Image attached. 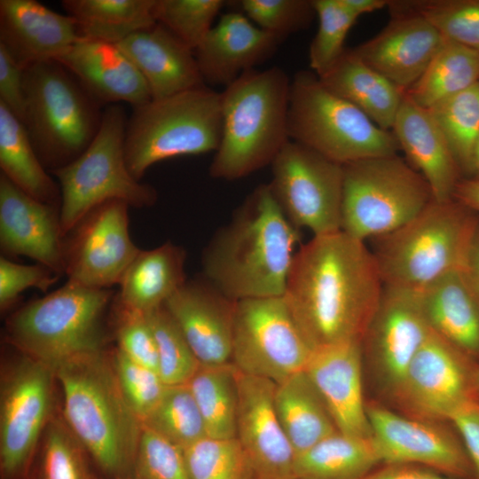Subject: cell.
Returning a JSON list of instances; mask_svg holds the SVG:
<instances>
[{"label":"cell","mask_w":479,"mask_h":479,"mask_svg":"<svg viewBox=\"0 0 479 479\" xmlns=\"http://www.w3.org/2000/svg\"><path fill=\"white\" fill-rule=\"evenodd\" d=\"M390 15L424 18L444 39L479 52V0L389 1Z\"/></svg>","instance_id":"cell-38"},{"label":"cell","mask_w":479,"mask_h":479,"mask_svg":"<svg viewBox=\"0 0 479 479\" xmlns=\"http://www.w3.org/2000/svg\"><path fill=\"white\" fill-rule=\"evenodd\" d=\"M158 351V373L167 386L187 384L200 364L178 326L162 305L145 313Z\"/></svg>","instance_id":"cell-42"},{"label":"cell","mask_w":479,"mask_h":479,"mask_svg":"<svg viewBox=\"0 0 479 479\" xmlns=\"http://www.w3.org/2000/svg\"><path fill=\"white\" fill-rule=\"evenodd\" d=\"M468 209L454 198L433 199L408 223L372 240L383 285L420 291L462 270L475 237Z\"/></svg>","instance_id":"cell-6"},{"label":"cell","mask_w":479,"mask_h":479,"mask_svg":"<svg viewBox=\"0 0 479 479\" xmlns=\"http://www.w3.org/2000/svg\"><path fill=\"white\" fill-rule=\"evenodd\" d=\"M111 356L122 395L143 424L161 400L168 386L158 372L133 361L117 348Z\"/></svg>","instance_id":"cell-47"},{"label":"cell","mask_w":479,"mask_h":479,"mask_svg":"<svg viewBox=\"0 0 479 479\" xmlns=\"http://www.w3.org/2000/svg\"><path fill=\"white\" fill-rule=\"evenodd\" d=\"M155 0H62L83 39L118 44L156 20Z\"/></svg>","instance_id":"cell-34"},{"label":"cell","mask_w":479,"mask_h":479,"mask_svg":"<svg viewBox=\"0 0 479 479\" xmlns=\"http://www.w3.org/2000/svg\"><path fill=\"white\" fill-rule=\"evenodd\" d=\"M223 130L222 98L208 85L133 108L128 117L125 159L138 181L153 164L216 152Z\"/></svg>","instance_id":"cell-8"},{"label":"cell","mask_w":479,"mask_h":479,"mask_svg":"<svg viewBox=\"0 0 479 479\" xmlns=\"http://www.w3.org/2000/svg\"><path fill=\"white\" fill-rule=\"evenodd\" d=\"M318 27L309 48V63L318 76L325 74L342 55L347 35L357 18L342 0H312Z\"/></svg>","instance_id":"cell-44"},{"label":"cell","mask_w":479,"mask_h":479,"mask_svg":"<svg viewBox=\"0 0 479 479\" xmlns=\"http://www.w3.org/2000/svg\"><path fill=\"white\" fill-rule=\"evenodd\" d=\"M391 132L406 161L429 185L433 198L452 199L460 169L429 111L404 93Z\"/></svg>","instance_id":"cell-27"},{"label":"cell","mask_w":479,"mask_h":479,"mask_svg":"<svg viewBox=\"0 0 479 479\" xmlns=\"http://www.w3.org/2000/svg\"><path fill=\"white\" fill-rule=\"evenodd\" d=\"M59 205L42 202L0 174V247L4 256H27L65 274Z\"/></svg>","instance_id":"cell-20"},{"label":"cell","mask_w":479,"mask_h":479,"mask_svg":"<svg viewBox=\"0 0 479 479\" xmlns=\"http://www.w3.org/2000/svg\"><path fill=\"white\" fill-rule=\"evenodd\" d=\"M420 296L431 330L470 359L479 357V297L463 270L432 282Z\"/></svg>","instance_id":"cell-29"},{"label":"cell","mask_w":479,"mask_h":479,"mask_svg":"<svg viewBox=\"0 0 479 479\" xmlns=\"http://www.w3.org/2000/svg\"><path fill=\"white\" fill-rule=\"evenodd\" d=\"M287 130L290 141L341 165L400 150L391 131L329 90L311 70L291 79Z\"/></svg>","instance_id":"cell-9"},{"label":"cell","mask_w":479,"mask_h":479,"mask_svg":"<svg viewBox=\"0 0 479 479\" xmlns=\"http://www.w3.org/2000/svg\"><path fill=\"white\" fill-rule=\"evenodd\" d=\"M111 311L116 348L133 361L158 372L157 346L146 314L126 306L117 294Z\"/></svg>","instance_id":"cell-48"},{"label":"cell","mask_w":479,"mask_h":479,"mask_svg":"<svg viewBox=\"0 0 479 479\" xmlns=\"http://www.w3.org/2000/svg\"><path fill=\"white\" fill-rule=\"evenodd\" d=\"M458 433L479 479V402H472L455 412L448 420Z\"/></svg>","instance_id":"cell-52"},{"label":"cell","mask_w":479,"mask_h":479,"mask_svg":"<svg viewBox=\"0 0 479 479\" xmlns=\"http://www.w3.org/2000/svg\"><path fill=\"white\" fill-rule=\"evenodd\" d=\"M18 352L1 377V479H29L40 439L52 418L54 370Z\"/></svg>","instance_id":"cell-12"},{"label":"cell","mask_w":479,"mask_h":479,"mask_svg":"<svg viewBox=\"0 0 479 479\" xmlns=\"http://www.w3.org/2000/svg\"><path fill=\"white\" fill-rule=\"evenodd\" d=\"M475 389L476 401L479 402V365H477L475 372Z\"/></svg>","instance_id":"cell-58"},{"label":"cell","mask_w":479,"mask_h":479,"mask_svg":"<svg viewBox=\"0 0 479 479\" xmlns=\"http://www.w3.org/2000/svg\"><path fill=\"white\" fill-rule=\"evenodd\" d=\"M383 287L365 241L340 231L313 236L297 249L284 297L314 349L361 340Z\"/></svg>","instance_id":"cell-1"},{"label":"cell","mask_w":479,"mask_h":479,"mask_svg":"<svg viewBox=\"0 0 479 479\" xmlns=\"http://www.w3.org/2000/svg\"><path fill=\"white\" fill-rule=\"evenodd\" d=\"M183 452L191 479H255L236 437L206 436Z\"/></svg>","instance_id":"cell-41"},{"label":"cell","mask_w":479,"mask_h":479,"mask_svg":"<svg viewBox=\"0 0 479 479\" xmlns=\"http://www.w3.org/2000/svg\"><path fill=\"white\" fill-rule=\"evenodd\" d=\"M0 168L20 190L48 204L60 206V189L42 164L22 122L0 104Z\"/></svg>","instance_id":"cell-35"},{"label":"cell","mask_w":479,"mask_h":479,"mask_svg":"<svg viewBox=\"0 0 479 479\" xmlns=\"http://www.w3.org/2000/svg\"><path fill=\"white\" fill-rule=\"evenodd\" d=\"M281 41L255 25L242 12L223 14L194 50L204 83L228 86L271 59Z\"/></svg>","instance_id":"cell-25"},{"label":"cell","mask_w":479,"mask_h":479,"mask_svg":"<svg viewBox=\"0 0 479 479\" xmlns=\"http://www.w3.org/2000/svg\"><path fill=\"white\" fill-rule=\"evenodd\" d=\"M143 427L182 450L208 436L204 420L187 384L168 386Z\"/></svg>","instance_id":"cell-40"},{"label":"cell","mask_w":479,"mask_h":479,"mask_svg":"<svg viewBox=\"0 0 479 479\" xmlns=\"http://www.w3.org/2000/svg\"><path fill=\"white\" fill-rule=\"evenodd\" d=\"M291 79L279 67L253 69L221 92L223 130L209 165L216 179L233 181L271 165L290 141Z\"/></svg>","instance_id":"cell-4"},{"label":"cell","mask_w":479,"mask_h":479,"mask_svg":"<svg viewBox=\"0 0 479 479\" xmlns=\"http://www.w3.org/2000/svg\"><path fill=\"white\" fill-rule=\"evenodd\" d=\"M313 351L284 295L237 301L232 363L276 384L304 370Z\"/></svg>","instance_id":"cell-13"},{"label":"cell","mask_w":479,"mask_h":479,"mask_svg":"<svg viewBox=\"0 0 479 479\" xmlns=\"http://www.w3.org/2000/svg\"><path fill=\"white\" fill-rule=\"evenodd\" d=\"M479 82V52L445 40L429 65L405 93L428 109Z\"/></svg>","instance_id":"cell-36"},{"label":"cell","mask_w":479,"mask_h":479,"mask_svg":"<svg viewBox=\"0 0 479 479\" xmlns=\"http://www.w3.org/2000/svg\"><path fill=\"white\" fill-rule=\"evenodd\" d=\"M390 17L379 34L352 50L405 92L422 75L444 39L419 15L401 13Z\"/></svg>","instance_id":"cell-23"},{"label":"cell","mask_w":479,"mask_h":479,"mask_svg":"<svg viewBox=\"0 0 479 479\" xmlns=\"http://www.w3.org/2000/svg\"><path fill=\"white\" fill-rule=\"evenodd\" d=\"M372 440L381 463L422 466L457 479H475L458 433L396 413L378 404L366 406Z\"/></svg>","instance_id":"cell-17"},{"label":"cell","mask_w":479,"mask_h":479,"mask_svg":"<svg viewBox=\"0 0 479 479\" xmlns=\"http://www.w3.org/2000/svg\"><path fill=\"white\" fill-rule=\"evenodd\" d=\"M361 366V340H353L314 349L304 371L319 392L338 431L370 438Z\"/></svg>","instance_id":"cell-22"},{"label":"cell","mask_w":479,"mask_h":479,"mask_svg":"<svg viewBox=\"0 0 479 479\" xmlns=\"http://www.w3.org/2000/svg\"><path fill=\"white\" fill-rule=\"evenodd\" d=\"M60 275L40 264H20L4 255L0 257V309L6 310L20 294L35 287L46 292Z\"/></svg>","instance_id":"cell-50"},{"label":"cell","mask_w":479,"mask_h":479,"mask_svg":"<svg viewBox=\"0 0 479 479\" xmlns=\"http://www.w3.org/2000/svg\"><path fill=\"white\" fill-rule=\"evenodd\" d=\"M76 21L35 0L0 1V45L24 69L57 60L82 40Z\"/></svg>","instance_id":"cell-24"},{"label":"cell","mask_w":479,"mask_h":479,"mask_svg":"<svg viewBox=\"0 0 479 479\" xmlns=\"http://www.w3.org/2000/svg\"><path fill=\"white\" fill-rule=\"evenodd\" d=\"M110 479H133V478L131 476H123V477L110 478Z\"/></svg>","instance_id":"cell-59"},{"label":"cell","mask_w":479,"mask_h":479,"mask_svg":"<svg viewBox=\"0 0 479 479\" xmlns=\"http://www.w3.org/2000/svg\"><path fill=\"white\" fill-rule=\"evenodd\" d=\"M462 270L479 297V238L474 237Z\"/></svg>","instance_id":"cell-55"},{"label":"cell","mask_w":479,"mask_h":479,"mask_svg":"<svg viewBox=\"0 0 479 479\" xmlns=\"http://www.w3.org/2000/svg\"><path fill=\"white\" fill-rule=\"evenodd\" d=\"M110 288L67 283L14 311L6 322L8 342L20 352L55 370L75 357L104 351Z\"/></svg>","instance_id":"cell-5"},{"label":"cell","mask_w":479,"mask_h":479,"mask_svg":"<svg viewBox=\"0 0 479 479\" xmlns=\"http://www.w3.org/2000/svg\"><path fill=\"white\" fill-rule=\"evenodd\" d=\"M24 94L21 122L44 168L51 173L77 159L98 132L102 106L57 60L24 70Z\"/></svg>","instance_id":"cell-7"},{"label":"cell","mask_w":479,"mask_h":479,"mask_svg":"<svg viewBox=\"0 0 479 479\" xmlns=\"http://www.w3.org/2000/svg\"><path fill=\"white\" fill-rule=\"evenodd\" d=\"M235 304L202 276L186 279L163 306L200 364L221 365L232 363Z\"/></svg>","instance_id":"cell-21"},{"label":"cell","mask_w":479,"mask_h":479,"mask_svg":"<svg viewBox=\"0 0 479 479\" xmlns=\"http://www.w3.org/2000/svg\"><path fill=\"white\" fill-rule=\"evenodd\" d=\"M225 5L224 0H155L153 14L157 23L194 51Z\"/></svg>","instance_id":"cell-45"},{"label":"cell","mask_w":479,"mask_h":479,"mask_svg":"<svg viewBox=\"0 0 479 479\" xmlns=\"http://www.w3.org/2000/svg\"><path fill=\"white\" fill-rule=\"evenodd\" d=\"M116 45L145 78L152 99L206 85L194 51L159 23L132 34Z\"/></svg>","instance_id":"cell-28"},{"label":"cell","mask_w":479,"mask_h":479,"mask_svg":"<svg viewBox=\"0 0 479 479\" xmlns=\"http://www.w3.org/2000/svg\"><path fill=\"white\" fill-rule=\"evenodd\" d=\"M341 231L365 241L400 228L434 199L424 177L396 154L342 165Z\"/></svg>","instance_id":"cell-11"},{"label":"cell","mask_w":479,"mask_h":479,"mask_svg":"<svg viewBox=\"0 0 479 479\" xmlns=\"http://www.w3.org/2000/svg\"><path fill=\"white\" fill-rule=\"evenodd\" d=\"M132 478L191 479L183 450L144 427Z\"/></svg>","instance_id":"cell-49"},{"label":"cell","mask_w":479,"mask_h":479,"mask_svg":"<svg viewBox=\"0 0 479 479\" xmlns=\"http://www.w3.org/2000/svg\"><path fill=\"white\" fill-rule=\"evenodd\" d=\"M41 446L36 467L30 475L34 479H91L85 452L63 419L51 418Z\"/></svg>","instance_id":"cell-43"},{"label":"cell","mask_w":479,"mask_h":479,"mask_svg":"<svg viewBox=\"0 0 479 479\" xmlns=\"http://www.w3.org/2000/svg\"><path fill=\"white\" fill-rule=\"evenodd\" d=\"M365 479H457L412 464H388L373 470Z\"/></svg>","instance_id":"cell-53"},{"label":"cell","mask_w":479,"mask_h":479,"mask_svg":"<svg viewBox=\"0 0 479 479\" xmlns=\"http://www.w3.org/2000/svg\"><path fill=\"white\" fill-rule=\"evenodd\" d=\"M271 167L269 185L292 224L313 236L341 231L342 165L289 141Z\"/></svg>","instance_id":"cell-14"},{"label":"cell","mask_w":479,"mask_h":479,"mask_svg":"<svg viewBox=\"0 0 479 479\" xmlns=\"http://www.w3.org/2000/svg\"><path fill=\"white\" fill-rule=\"evenodd\" d=\"M430 332L420 291L384 285L361 341L390 390L397 392L407 367Z\"/></svg>","instance_id":"cell-18"},{"label":"cell","mask_w":479,"mask_h":479,"mask_svg":"<svg viewBox=\"0 0 479 479\" xmlns=\"http://www.w3.org/2000/svg\"><path fill=\"white\" fill-rule=\"evenodd\" d=\"M57 61L102 106L125 102L135 108L152 99L145 78L116 44L82 39Z\"/></svg>","instance_id":"cell-26"},{"label":"cell","mask_w":479,"mask_h":479,"mask_svg":"<svg viewBox=\"0 0 479 479\" xmlns=\"http://www.w3.org/2000/svg\"><path fill=\"white\" fill-rule=\"evenodd\" d=\"M372 437L339 431L296 455L295 479H365L380 464Z\"/></svg>","instance_id":"cell-33"},{"label":"cell","mask_w":479,"mask_h":479,"mask_svg":"<svg viewBox=\"0 0 479 479\" xmlns=\"http://www.w3.org/2000/svg\"><path fill=\"white\" fill-rule=\"evenodd\" d=\"M342 4L357 18L388 7V0H342Z\"/></svg>","instance_id":"cell-56"},{"label":"cell","mask_w":479,"mask_h":479,"mask_svg":"<svg viewBox=\"0 0 479 479\" xmlns=\"http://www.w3.org/2000/svg\"><path fill=\"white\" fill-rule=\"evenodd\" d=\"M129 205L109 200L90 210L64 237L67 280L93 288L119 285L140 252L129 231Z\"/></svg>","instance_id":"cell-15"},{"label":"cell","mask_w":479,"mask_h":479,"mask_svg":"<svg viewBox=\"0 0 479 479\" xmlns=\"http://www.w3.org/2000/svg\"><path fill=\"white\" fill-rule=\"evenodd\" d=\"M318 78L378 127L391 131L405 92L361 60L352 49H346Z\"/></svg>","instance_id":"cell-30"},{"label":"cell","mask_w":479,"mask_h":479,"mask_svg":"<svg viewBox=\"0 0 479 479\" xmlns=\"http://www.w3.org/2000/svg\"><path fill=\"white\" fill-rule=\"evenodd\" d=\"M236 438L255 479H295L296 452L274 405L276 383L237 370Z\"/></svg>","instance_id":"cell-19"},{"label":"cell","mask_w":479,"mask_h":479,"mask_svg":"<svg viewBox=\"0 0 479 479\" xmlns=\"http://www.w3.org/2000/svg\"><path fill=\"white\" fill-rule=\"evenodd\" d=\"M453 198L472 211L479 212V181L472 178L460 179Z\"/></svg>","instance_id":"cell-54"},{"label":"cell","mask_w":479,"mask_h":479,"mask_svg":"<svg viewBox=\"0 0 479 479\" xmlns=\"http://www.w3.org/2000/svg\"><path fill=\"white\" fill-rule=\"evenodd\" d=\"M428 110L440 128L460 170L467 173L479 137V82Z\"/></svg>","instance_id":"cell-39"},{"label":"cell","mask_w":479,"mask_h":479,"mask_svg":"<svg viewBox=\"0 0 479 479\" xmlns=\"http://www.w3.org/2000/svg\"><path fill=\"white\" fill-rule=\"evenodd\" d=\"M187 385L204 420L208 436L236 437L238 386L233 364L200 365Z\"/></svg>","instance_id":"cell-37"},{"label":"cell","mask_w":479,"mask_h":479,"mask_svg":"<svg viewBox=\"0 0 479 479\" xmlns=\"http://www.w3.org/2000/svg\"><path fill=\"white\" fill-rule=\"evenodd\" d=\"M63 420L108 479L131 476L143 430L121 390L106 351L71 358L55 370Z\"/></svg>","instance_id":"cell-3"},{"label":"cell","mask_w":479,"mask_h":479,"mask_svg":"<svg viewBox=\"0 0 479 479\" xmlns=\"http://www.w3.org/2000/svg\"><path fill=\"white\" fill-rule=\"evenodd\" d=\"M186 254L167 241L140 250L125 271L117 296L126 306L147 313L161 306L186 281Z\"/></svg>","instance_id":"cell-31"},{"label":"cell","mask_w":479,"mask_h":479,"mask_svg":"<svg viewBox=\"0 0 479 479\" xmlns=\"http://www.w3.org/2000/svg\"><path fill=\"white\" fill-rule=\"evenodd\" d=\"M274 405L296 455L338 431L324 400L304 370L276 384Z\"/></svg>","instance_id":"cell-32"},{"label":"cell","mask_w":479,"mask_h":479,"mask_svg":"<svg viewBox=\"0 0 479 479\" xmlns=\"http://www.w3.org/2000/svg\"><path fill=\"white\" fill-rule=\"evenodd\" d=\"M237 4L255 25L281 42L308 28L316 17L312 0H241Z\"/></svg>","instance_id":"cell-46"},{"label":"cell","mask_w":479,"mask_h":479,"mask_svg":"<svg viewBox=\"0 0 479 479\" xmlns=\"http://www.w3.org/2000/svg\"><path fill=\"white\" fill-rule=\"evenodd\" d=\"M24 70L0 45V104L20 122L25 108Z\"/></svg>","instance_id":"cell-51"},{"label":"cell","mask_w":479,"mask_h":479,"mask_svg":"<svg viewBox=\"0 0 479 479\" xmlns=\"http://www.w3.org/2000/svg\"><path fill=\"white\" fill-rule=\"evenodd\" d=\"M467 173L473 176L472 179L479 181V137L476 140V143L473 151V154H472V158H471Z\"/></svg>","instance_id":"cell-57"},{"label":"cell","mask_w":479,"mask_h":479,"mask_svg":"<svg viewBox=\"0 0 479 479\" xmlns=\"http://www.w3.org/2000/svg\"><path fill=\"white\" fill-rule=\"evenodd\" d=\"M128 117L122 104L106 106L98 134L71 163L51 172L60 189L59 219L63 236L90 210L109 200L130 207L153 206L157 192L137 180L125 159Z\"/></svg>","instance_id":"cell-10"},{"label":"cell","mask_w":479,"mask_h":479,"mask_svg":"<svg viewBox=\"0 0 479 479\" xmlns=\"http://www.w3.org/2000/svg\"><path fill=\"white\" fill-rule=\"evenodd\" d=\"M300 238L269 184L260 185L204 248L203 277L236 302L284 295Z\"/></svg>","instance_id":"cell-2"},{"label":"cell","mask_w":479,"mask_h":479,"mask_svg":"<svg viewBox=\"0 0 479 479\" xmlns=\"http://www.w3.org/2000/svg\"><path fill=\"white\" fill-rule=\"evenodd\" d=\"M477 365L431 330L407 367L397 395L420 416L448 420L476 401Z\"/></svg>","instance_id":"cell-16"}]
</instances>
